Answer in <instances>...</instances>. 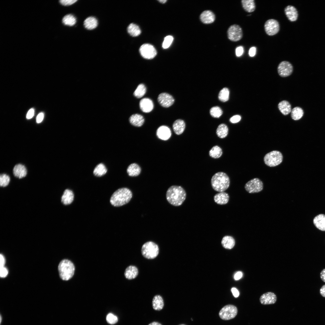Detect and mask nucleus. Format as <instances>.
Masks as SVG:
<instances>
[{"label":"nucleus","instance_id":"obj_12","mask_svg":"<svg viewBox=\"0 0 325 325\" xmlns=\"http://www.w3.org/2000/svg\"><path fill=\"white\" fill-rule=\"evenodd\" d=\"M293 70V67L291 63L287 61L281 62L277 67V71L281 77H286L290 75Z\"/></svg>","mask_w":325,"mask_h":325},{"label":"nucleus","instance_id":"obj_9","mask_svg":"<svg viewBox=\"0 0 325 325\" xmlns=\"http://www.w3.org/2000/svg\"><path fill=\"white\" fill-rule=\"evenodd\" d=\"M237 309L233 305H228L224 306L220 311V317L224 320H228L234 318L237 315Z\"/></svg>","mask_w":325,"mask_h":325},{"label":"nucleus","instance_id":"obj_33","mask_svg":"<svg viewBox=\"0 0 325 325\" xmlns=\"http://www.w3.org/2000/svg\"><path fill=\"white\" fill-rule=\"evenodd\" d=\"M127 31L131 36L133 37L138 36L141 32L138 26L133 23L130 24L128 26Z\"/></svg>","mask_w":325,"mask_h":325},{"label":"nucleus","instance_id":"obj_59","mask_svg":"<svg viewBox=\"0 0 325 325\" xmlns=\"http://www.w3.org/2000/svg\"><path fill=\"white\" fill-rule=\"evenodd\" d=\"M184 325V324H181V325Z\"/></svg>","mask_w":325,"mask_h":325},{"label":"nucleus","instance_id":"obj_45","mask_svg":"<svg viewBox=\"0 0 325 325\" xmlns=\"http://www.w3.org/2000/svg\"><path fill=\"white\" fill-rule=\"evenodd\" d=\"M241 119V116L239 115H235L231 117L230 119V122L233 123L239 122Z\"/></svg>","mask_w":325,"mask_h":325},{"label":"nucleus","instance_id":"obj_21","mask_svg":"<svg viewBox=\"0 0 325 325\" xmlns=\"http://www.w3.org/2000/svg\"><path fill=\"white\" fill-rule=\"evenodd\" d=\"M138 270L136 266L130 265L125 269L124 275L127 279L131 280L135 278L138 276Z\"/></svg>","mask_w":325,"mask_h":325},{"label":"nucleus","instance_id":"obj_17","mask_svg":"<svg viewBox=\"0 0 325 325\" xmlns=\"http://www.w3.org/2000/svg\"><path fill=\"white\" fill-rule=\"evenodd\" d=\"M200 18L202 22L208 24L213 23L215 20V16L212 11L207 10L204 11L201 13Z\"/></svg>","mask_w":325,"mask_h":325},{"label":"nucleus","instance_id":"obj_8","mask_svg":"<svg viewBox=\"0 0 325 325\" xmlns=\"http://www.w3.org/2000/svg\"><path fill=\"white\" fill-rule=\"evenodd\" d=\"M227 35L228 39L231 41L234 42L239 41L243 36L242 29L238 25H232L228 29Z\"/></svg>","mask_w":325,"mask_h":325},{"label":"nucleus","instance_id":"obj_32","mask_svg":"<svg viewBox=\"0 0 325 325\" xmlns=\"http://www.w3.org/2000/svg\"><path fill=\"white\" fill-rule=\"evenodd\" d=\"M228 128L227 126L224 124L222 123L218 127L216 133L218 136L220 138H223L228 135Z\"/></svg>","mask_w":325,"mask_h":325},{"label":"nucleus","instance_id":"obj_1","mask_svg":"<svg viewBox=\"0 0 325 325\" xmlns=\"http://www.w3.org/2000/svg\"><path fill=\"white\" fill-rule=\"evenodd\" d=\"M166 196L169 203L177 206L181 205L185 201L186 193L185 190L181 186L172 185L168 189Z\"/></svg>","mask_w":325,"mask_h":325},{"label":"nucleus","instance_id":"obj_7","mask_svg":"<svg viewBox=\"0 0 325 325\" xmlns=\"http://www.w3.org/2000/svg\"><path fill=\"white\" fill-rule=\"evenodd\" d=\"M263 188L262 182L259 178H254L247 182L245 185L246 190L249 193H254L262 191Z\"/></svg>","mask_w":325,"mask_h":325},{"label":"nucleus","instance_id":"obj_51","mask_svg":"<svg viewBox=\"0 0 325 325\" xmlns=\"http://www.w3.org/2000/svg\"><path fill=\"white\" fill-rule=\"evenodd\" d=\"M242 276L243 274L242 272L241 271H238L234 274V278L235 280H238L242 277Z\"/></svg>","mask_w":325,"mask_h":325},{"label":"nucleus","instance_id":"obj_16","mask_svg":"<svg viewBox=\"0 0 325 325\" xmlns=\"http://www.w3.org/2000/svg\"><path fill=\"white\" fill-rule=\"evenodd\" d=\"M156 135L159 139L163 140H167L171 137V132L168 127L165 125H162L157 129L156 131Z\"/></svg>","mask_w":325,"mask_h":325},{"label":"nucleus","instance_id":"obj_22","mask_svg":"<svg viewBox=\"0 0 325 325\" xmlns=\"http://www.w3.org/2000/svg\"><path fill=\"white\" fill-rule=\"evenodd\" d=\"M13 172L14 176L19 178L25 177L27 174L26 168L21 164L15 165L14 168Z\"/></svg>","mask_w":325,"mask_h":325},{"label":"nucleus","instance_id":"obj_35","mask_svg":"<svg viewBox=\"0 0 325 325\" xmlns=\"http://www.w3.org/2000/svg\"><path fill=\"white\" fill-rule=\"evenodd\" d=\"M291 117L295 120L300 119L303 116L304 112L301 107H297L293 108L291 112Z\"/></svg>","mask_w":325,"mask_h":325},{"label":"nucleus","instance_id":"obj_52","mask_svg":"<svg viewBox=\"0 0 325 325\" xmlns=\"http://www.w3.org/2000/svg\"><path fill=\"white\" fill-rule=\"evenodd\" d=\"M5 264V259L3 255L1 254L0 255V268L4 267Z\"/></svg>","mask_w":325,"mask_h":325},{"label":"nucleus","instance_id":"obj_13","mask_svg":"<svg viewBox=\"0 0 325 325\" xmlns=\"http://www.w3.org/2000/svg\"><path fill=\"white\" fill-rule=\"evenodd\" d=\"M157 100L160 105L164 107L171 106L174 102V99L172 96L166 93L160 94L158 97Z\"/></svg>","mask_w":325,"mask_h":325},{"label":"nucleus","instance_id":"obj_27","mask_svg":"<svg viewBox=\"0 0 325 325\" xmlns=\"http://www.w3.org/2000/svg\"><path fill=\"white\" fill-rule=\"evenodd\" d=\"M152 305L153 308L156 310L160 311L162 309L163 307L164 303L161 296L159 295L154 296L152 300Z\"/></svg>","mask_w":325,"mask_h":325},{"label":"nucleus","instance_id":"obj_36","mask_svg":"<svg viewBox=\"0 0 325 325\" xmlns=\"http://www.w3.org/2000/svg\"><path fill=\"white\" fill-rule=\"evenodd\" d=\"M221 149L218 146L215 145L213 146L209 150V154L211 157L214 159L220 158L222 154Z\"/></svg>","mask_w":325,"mask_h":325},{"label":"nucleus","instance_id":"obj_37","mask_svg":"<svg viewBox=\"0 0 325 325\" xmlns=\"http://www.w3.org/2000/svg\"><path fill=\"white\" fill-rule=\"evenodd\" d=\"M75 17L71 14H68L64 16L62 19V22L66 25L72 26L76 23Z\"/></svg>","mask_w":325,"mask_h":325},{"label":"nucleus","instance_id":"obj_44","mask_svg":"<svg viewBox=\"0 0 325 325\" xmlns=\"http://www.w3.org/2000/svg\"><path fill=\"white\" fill-rule=\"evenodd\" d=\"M77 1V0H61L59 1L61 5L64 6H68L73 4Z\"/></svg>","mask_w":325,"mask_h":325},{"label":"nucleus","instance_id":"obj_19","mask_svg":"<svg viewBox=\"0 0 325 325\" xmlns=\"http://www.w3.org/2000/svg\"><path fill=\"white\" fill-rule=\"evenodd\" d=\"M229 198L228 194L226 192H220L214 197L215 202L219 205H224L228 203Z\"/></svg>","mask_w":325,"mask_h":325},{"label":"nucleus","instance_id":"obj_43","mask_svg":"<svg viewBox=\"0 0 325 325\" xmlns=\"http://www.w3.org/2000/svg\"><path fill=\"white\" fill-rule=\"evenodd\" d=\"M106 320L108 323L110 324L116 323L118 320L117 317L112 313L107 314L106 317Z\"/></svg>","mask_w":325,"mask_h":325},{"label":"nucleus","instance_id":"obj_28","mask_svg":"<svg viewBox=\"0 0 325 325\" xmlns=\"http://www.w3.org/2000/svg\"><path fill=\"white\" fill-rule=\"evenodd\" d=\"M127 172L129 176H137L140 173L141 169L137 164L135 163H132L128 167Z\"/></svg>","mask_w":325,"mask_h":325},{"label":"nucleus","instance_id":"obj_49","mask_svg":"<svg viewBox=\"0 0 325 325\" xmlns=\"http://www.w3.org/2000/svg\"><path fill=\"white\" fill-rule=\"evenodd\" d=\"M44 117V114L43 113H40L37 115L36 120L37 123H40L42 122Z\"/></svg>","mask_w":325,"mask_h":325},{"label":"nucleus","instance_id":"obj_2","mask_svg":"<svg viewBox=\"0 0 325 325\" xmlns=\"http://www.w3.org/2000/svg\"><path fill=\"white\" fill-rule=\"evenodd\" d=\"M132 197V192L129 189L126 187L120 188L113 193L110 202L114 206H121L128 203Z\"/></svg>","mask_w":325,"mask_h":325},{"label":"nucleus","instance_id":"obj_18","mask_svg":"<svg viewBox=\"0 0 325 325\" xmlns=\"http://www.w3.org/2000/svg\"><path fill=\"white\" fill-rule=\"evenodd\" d=\"M140 107L144 112L148 113L151 112L153 108L152 101L149 98H145L142 99L139 103Z\"/></svg>","mask_w":325,"mask_h":325},{"label":"nucleus","instance_id":"obj_10","mask_svg":"<svg viewBox=\"0 0 325 325\" xmlns=\"http://www.w3.org/2000/svg\"><path fill=\"white\" fill-rule=\"evenodd\" d=\"M264 27L266 34L269 36L276 34L280 29V25L278 21L273 19L267 20L265 23Z\"/></svg>","mask_w":325,"mask_h":325},{"label":"nucleus","instance_id":"obj_29","mask_svg":"<svg viewBox=\"0 0 325 325\" xmlns=\"http://www.w3.org/2000/svg\"><path fill=\"white\" fill-rule=\"evenodd\" d=\"M98 25L97 19L93 17H89L85 19L84 25L85 28L91 30L95 28Z\"/></svg>","mask_w":325,"mask_h":325},{"label":"nucleus","instance_id":"obj_31","mask_svg":"<svg viewBox=\"0 0 325 325\" xmlns=\"http://www.w3.org/2000/svg\"><path fill=\"white\" fill-rule=\"evenodd\" d=\"M221 243L222 245L224 248L231 249L234 247L235 241L232 237L226 236L223 238Z\"/></svg>","mask_w":325,"mask_h":325},{"label":"nucleus","instance_id":"obj_39","mask_svg":"<svg viewBox=\"0 0 325 325\" xmlns=\"http://www.w3.org/2000/svg\"><path fill=\"white\" fill-rule=\"evenodd\" d=\"M229 91L226 88H222L220 91L218 98L221 101L225 102L227 101L229 98Z\"/></svg>","mask_w":325,"mask_h":325},{"label":"nucleus","instance_id":"obj_11","mask_svg":"<svg viewBox=\"0 0 325 325\" xmlns=\"http://www.w3.org/2000/svg\"><path fill=\"white\" fill-rule=\"evenodd\" d=\"M139 51L142 57L147 59L153 58L157 54V52L155 48L149 44L142 45L140 47Z\"/></svg>","mask_w":325,"mask_h":325},{"label":"nucleus","instance_id":"obj_54","mask_svg":"<svg viewBox=\"0 0 325 325\" xmlns=\"http://www.w3.org/2000/svg\"><path fill=\"white\" fill-rule=\"evenodd\" d=\"M320 293L322 296L325 297V285H323L320 288Z\"/></svg>","mask_w":325,"mask_h":325},{"label":"nucleus","instance_id":"obj_20","mask_svg":"<svg viewBox=\"0 0 325 325\" xmlns=\"http://www.w3.org/2000/svg\"><path fill=\"white\" fill-rule=\"evenodd\" d=\"M313 223L318 229L325 231V215L320 214L316 216L313 219Z\"/></svg>","mask_w":325,"mask_h":325},{"label":"nucleus","instance_id":"obj_46","mask_svg":"<svg viewBox=\"0 0 325 325\" xmlns=\"http://www.w3.org/2000/svg\"><path fill=\"white\" fill-rule=\"evenodd\" d=\"M7 269L4 267L0 268V276L1 277H5L8 274Z\"/></svg>","mask_w":325,"mask_h":325},{"label":"nucleus","instance_id":"obj_15","mask_svg":"<svg viewBox=\"0 0 325 325\" xmlns=\"http://www.w3.org/2000/svg\"><path fill=\"white\" fill-rule=\"evenodd\" d=\"M277 301L276 295L273 292H268L262 294L260 298V302L263 305L272 304Z\"/></svg>","mask_w":325,"mask_h":325},{"label":"nucleus","instance_id":"obj_48","mask_svg":"<svg viewBox=\"0 0 325 325\" xmlns=\"http://www.w3.org/2000/svg\"><path fill=\"white\" fill-rule=\"evenodd\" d=\"M34 113V110L33 108H31L28 111L26 116V118L29 119L32 118L33 116Z\"/></svg>","mask_w":325,"mask_h":325},{"label":"nucleus","instance_id":"obj_42","mask_svg":"<svg viewBox=\"0 0 325 325\" xmlns=\"http://www.w3.org/2000/svg\"><path fill=\"white\" fill-rule=\"evenodd\" d=\"M173 40V37L171 36H168L165 38L162 43V47L164 49L168 48Z\"/></svg>","mask_w":325,"mask_h":325},{"label":"nucleus","instance_id":"obj_25","mask_svg":"<svg viewBox=\"0 0 325 325\" xmlns=\"http://www.w3.org/2000/svg\"><path fill=\"white\" fill-rule=\"evenodd\" d=\"M129 121L132 125L136 127H140L144 124V119L141 115L135 114L132 115L130 117Z\"/></svg>","mask_w":325,"mask_h":325},{"label":"nucleus","instance_id":"obj_47","mask_svg":"<svg viewBox=\"0 0 325 325\" xmlns=\"http://www.w3.org/2000/svg\"><path fill=\"white\" fill-rule=\"evenodd\" d=\"M243 52V48L242 46H240L236 48L235 50L236 55L237 57L241 56Z\"/></svg>","mask_w":325,"mask_h":325},{"label":"nucleus","instance_id":"obj_24","mask_svg":"<svg viewBox=\"0 0 325 325\" xmlns=\"http://www.w3.org/2000/svg\"><path fill=\"white\" fill-rule=\"evenodd\" d=\"M74 197L73 191L67 189L64 190L61 197V202L65 205L70 204L73 201Z\"/></svg>","mask_w":325,"mask_h":325},{"label":"nucleus","instance_id":"obj_55","mask_svg":"<svg viewBox=\"0 0 325 325\" xmlns=\"http://www.w3.org/2000/svg\"><path fill=\"white\" fill-rule=\"evenodd\" d=\"M320 278L321 280L325 282V269H323L320 274Z\"/></svg>","mask_w":325,"mask_h":325},{"label":"nucleus","instance_id":"obj_57","mask_svg":"<svg viewBox=\"0 0 325 325\" xmlns=\"http://www.w3.org/2000/svg\"><path fill=\"white\" fill-rule=\"evenodd\" d=\"M158 1L159 2H160L161 3L163 4V3H165L167 1V0H158Z\"/></svg>","mask_w":325,"mask_h":325},{"label":"nucleus","instance_id":"obj_4","mask_svg":"<svg viewBox=\"0 0 325 325\" xmlns=\"http://www.w3.org/2000/svg\"><path fill=\"white\" fill-rule=\"evenodd\" d=\"M58 270L60 278L63 280H67L73 276L75 267L71 261L67 259H64L59 264Z\"/></svg>","mask_w":325,"mask_h":325},{"label":"nucleus","instance_id":"obj_34","mask_svg":"<svg viewBox=\"0 0 325 325\" xmlns=\"http://www.w3.org/2000/svg\"><path fill=\"white\" fill-rule=\"evenodd\" d=\"M107 172V169L105 165L102 163H100L94 168L93 174L96 176L101 177L105 174Z\"/></svg>","mask_w":325,"mask_h":325},{"label":"nucleus","instance_id":"obj_58","mask_svg":"<svg viewBox=\"0 0 325 325\" xmlns=\"http://www.w3.org/2000/svg\"><path fill=\"white\" fill-rule=\"evenodd\" d=\"M0 323H1V321H2V317H1V315H0Z\"/></svg>","mask_w":325,"mask_h":325},{"label":"nucleus","instance_id":"obj_56","mask_svg":"<svg viewBox=\"0 0 325 325\" xmlns=\"http://www.w3.org/2000/svg\"><path fill=\"white\" fill-rule=\"evenodd\" d=\"M148 325H162L160 323L157 322H153Z\"/></svg>","mask_w":325,"mask_h":325},{"label":"nucleus","instance_id":"obj_40","mask_svg":"<svg viewBox=\"0 0 325 325\" xmlns=\"http://www.w3.org/2000/svg\"><path fill=\"white\" fill-rule=\"evenodd\" d=\"M210 113L211 116L214 117L219 118L222 114L223 112L221 108L218 106L212 107L210 110Z\"/></svg>","mask_w":325,"mask_h":325},{"label":"nucleus","instance_id":"obj_41","mask_svg":"<svg viewBox=\"0 0 325 325\" xmlns=\"http://www.w3.org/2000/svg\"><path fill=\"white\" fill-rule=\"evenodd\" d=\"M10 181L9 176L5 174H2L0 175V185L1 187H5L9 184Z\"/></svg>","mask_w":325,"mask_h":325},{"label":"nucleus","instance_id":"obj_38","mask_svg":"<svg viewBox=\"0 0 325 325\" xmlns=\"http://www.w3.org/2000/svg\"><path fill=\"white\" fill-rule=\"evenodd\" d=\"M146 88L145 85L143 84L139 85L134 93L135 96L137 98L142 97L145 94Z\"/></svg>","mask_w":325,"mask_h":325},{"label":"nucleus","instance_id":"obj_30","mask_svg":"<svg viewBox=\"0 0 325 325\" xmlns=\"http://www.w3.org/2000/svg\"><path fill=\"white\" fill-rule=\"evenodd\" d=\"M278 108L281 113L284 115L288 114L291 111V106L287 101H283L278 104Z\"/></svg>","mask_w":325,"mask_h":325},{"label":"nucleus","instance_id":"obj_53","mask_svg":"<svg viewBox=\"0 0 325 325\" xmlns=\"http://www.w3.org/2000/svg\"><path fill=\"white\" fill-rule=\"evenodd\" d=\"M232 292L235 297H237L239 295V293L238 290L235 288H232L231 289Z\"/></svg>","mask_w":325,"mask_h":325},{"label":"nucleus","instance_id":"obj_14","mask_svg":"<svg viewBox=\"0 0 325 325\" xmlns=\"http://www.w3.org/2000/svg\"><path fill=\"white\" fill-rule=\"evenodd\" d=\"M284 12L288 20L291 22L296 21L299 17L298 11L296 8L292 5L286 6L284 9Z\"/></svg>","mask_w":325,"mask_h":325},{"label":"nucleus","instance_id":"obj_5","mask_svg":"<svg viewBox=\"0 0 325 325\" xmlns=\"http://www.w3.org/2000/svg\"><path fill=\"white\" fill-rule=\"evenodd\" d=\"M141 252L143 256L148 259H153L158 255L159 248L155 243L149 241L144 243L142 246Z\"/></svg>","mask_w":325,"mask_h":325},{"label":"nucleus","instance_id":"obj_3","mask_svg":"<svg viewBox=\"0 0 325 325\" xmlns=\"http://www.w3.org/2000/svg\"><path fill=\"white\" fill-rule=\"evenodd\" d=\"M230 179L225 173L219 172L215 173L211 179V184L213 189L219 192L226 190L229 187Z\"/></svg>","mask_w":325,"mask_h":325},{"label":"nucleus","instance_id":"obj_6","mask_svg":"<svg viewBox=\"0 0 325 325\" xmlns=\"http://www.w3.org/2000/svg\"><path fill=\"white\" fill-rule=\"evenodd\" d=\"M283 156L280 151L274 150L271 151L265 156L264 162L267 166L274 167L279 165L282 161Z\"/></svg>","mask_w":325,"mask_h":325},{"label":"nucleus","instance_id":"obj_23","mask_svg":"<svg viewBox=\"0 0 325 325\" xmlns=\"http://www.w3.org/2000/svg\"><path fill=\"white\" fill-rule=\"evenodd\" d=\"M172 127L175 133L177 135H180L182 133L184 130L185 124L183 120L178 119L174 122Z\"/></svg>","mask_w":325,"mask_h":325},{"label":"nucleus","instance_id":"obj_26","mask_svg":"<svg viewBox=\"0 0 325 325\" xmlns=\"http://www.w3.org/2000/svg\"><path fill=\"white\" fill-rule=\"evenodd\" d=\"M241 2L243 9L246 12L250 13L255 11L256 5L254 0H242Z\"/></svg>","mask_w":325,"mask_h":325},{"label":"nucleus","instance_id":"obj_50","mask_svg":"<svg viewBox=\"0 0 325 325\" xmlns=\"http://www.w3.org/2000/svg\"><path fill=\"white\" fill-rule=\"evenodd\" d=\"M256 48L255 47H251L249 50V55L251 57L254 56L255 54Z\"/></svg>","mask_w":325,"mask_h":325}]
</instances>
